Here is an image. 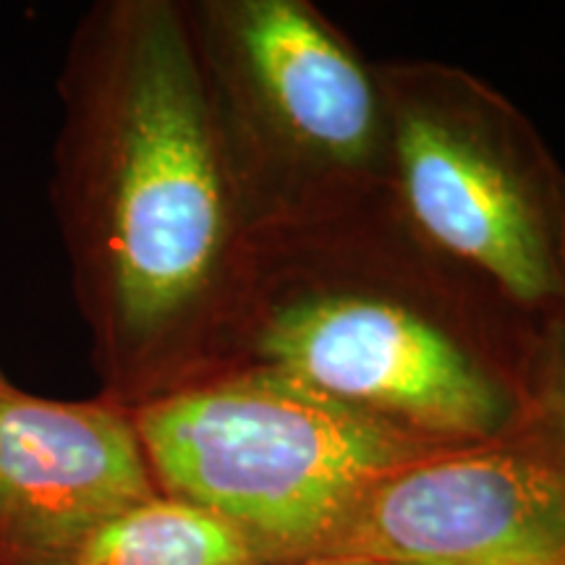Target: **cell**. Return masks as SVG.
I'll return each mask as SVG.
<instances>
[{
  "label": "cell",
  "mask_w": 565,
  "mask_h": 565,
  "mask_svg": "<svg viewBox=\"0 0 565 565\" xmlns=\"http://www.w3.org/2000/svg\"><path fill=\"white\" fill-rule=\"evenodd\" d=\"M51 202L100 395L137 408L221 364L254 257L183 0H100L58 74Z\"/></svg>",
  "instance_id": "6da1fadb"
},
{
  "label": "cell",
  "mask_w": 565,
  "mask_h": 565,
  "mask_svg": "<svg viewBox=\"0 0 565 565\" xmlns=\"http://www.w3.org/2000/svg\"><path fill=\"white\" fill-rule=\"evenodd\" d=\"M534 343L380 200L254 242L215 372H265L419 440L475 445L524 429Z\"/></svg>",
  "instance_id": "7a4b0ae2"
},
{
  "label": "cell",
  "mask_w": 565,
  "mask_h": 565,
  "mask_svg": "<svg viewBox=\"0 0 565 565\" xmlns=\"http://www.w3.org/2000/svg\"><path fill=\"white\" fill-rule=\"evenodd\" d=\"M254 242L383 200L387 110L377 63L309 0H183Z\"/></svg>",
  "instance_id": "3957f363"
},
{
  "label": "cell",
  "mask_w": 565,
  "mask_h": 565,
  "mask_svg": "<svg viewBox=\"0 0 565 565\" xmlns=\"http://www.w3.org/2000/svg\"><path fill=\"white\" fill-rule=\"evenodd\" d=\"M383 204L424 252L534 333L565 312V168L521 108L440 61L377 63Z\"/></svg>",
  "instance_id": "277c9868"
},
{
  "label": "cell",
  "mask_w": 565,
  "mask_h": 565,
  "mask_svg": "<svg viewBox=\"0 0 565 565\" xmlns=\"http://www.w3.org/2000/svg\"><path fill=\"white\" fill-rule=\"evenodd\" d=\"M131 416L160 494L228 526L257 565L324 557L380 479L458 448L254 370L207 374Z\"/></svg>",
  "instance_id": "5b68a950"
},
{
  "label": "cell",
  "mask_w": 565,
  "mask_h": 565,
  "mask_svg": "<svg viewBox=\"0 0 565 565\" xmlns=\"http://www.w3.org/2000/svg\"><path fill=\"white\" fill-rule=\"evenodd\" d=\"M324 557L565 565V475L521 433L437 450L380 479Z\"/></svg>",
  "instance_id": "8992f818"
},
{
  "label": "cell",
  "mask_w": 565,
  "mask_h": 565,
  "mask_svg": "<svg viewBox=\"0 0 565 565\" xmlns=\"http://www.w3.org/2000/svg\"><path fill=\"white\" fill-rule=\"evenodd\" d=\"M158 494L131 408L0 387V565H61Z\"/></svg>",
  "instance_id": "52a82bcc"
},
{
  "label": "cell",
  "mask_w": 565,
  "mask_h": 565,
  "mask_svg": "<svg viewBox=\"0 0 565 565\" xmlns=\"http://www.w3.org/2000/svg\"><path fill=\"white\" fill-rule=\"evenodd\" d=\"M61 565H257V561L221 521L158 494L103 526Z\"/></svg>",
  "instance_id": "ba28073f"
},
{
  "label": "cell",
  "mask_w": 565,
  "mask_h": 565,
  "mask_svg": "<svg viewBox=\"0 0 565 565\" xmlns=\"http://www.w3.org/2000/svg\"><path fill=\"white\" fill-rule=\"evenodd\" d=\"M521 435H526L565 475V312L536 330L532 401Z\"/></svg>",
  "instance_id": "9c48e42d"
},
{
  "label": "cell",
  "mask_w": 565,
  "mask_h": 565,
  "mask_svg": "<svg viewBox=\"0 0 565 565\" xmlns=\"http://www.w3.org/2000/svg\"><path fill=\"white\" fill-rule=\"evenodd\" d=\"M280 565H377L366 561H349V557H312V561H299V563H280Z\"/></svg>",
  "instance_id": "30bf717a"
},
{
  "label": "cell",
  "mask_w": 565,
  "mask_h": 565,
  "mask_svg": "<svg viewBox=\"0 0 565 565\" xmlns=\"http://www.w3.org/2000/svg\"><path fill=\"white\" fill-rule=\"evenodd\" d=\"M6 383H9V377H6V374H3V370H0V387H3Z\"/></svg>",
  "instance_id": "8fae6325"
}]
</instances>
